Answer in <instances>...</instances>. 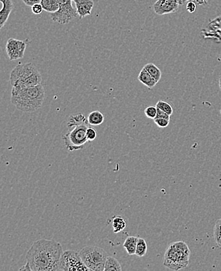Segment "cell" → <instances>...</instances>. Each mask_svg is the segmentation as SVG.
Returning a JSON list of instances; mask_svg holds the SVG:
<instances>
[{"instance_id": "30bf717a", "label": "cell", "mask_w": 221, "mask_h": 271, "mask_svg": "<svg viewBox=\"0 0 221 271\" xmlns=\"http://www.w3.org/2000/svg\"><path fill=\"white\" fill-rule=\"evenodd\" d=\"M180 0H157L153 5L154 12L158 15H165L178 11Z\"/></svg>"}, {"instance_id": "277c9868", "label": "cell", "mask_w": 221, "mask_h": 271, "mask_svg": "<svg viewBox=\"0 0 221 271\" xmlns=\"http://www.w3.org/2000/svg\"><path fill=\"white\" fill-rule=\"evenodd\" d=\"M10 81L12 86L22 85L25 87H32L41 85L42 75L32 63L19 64L10 73Z\"/></svg>"}, {"instance_id": "d6986e66", "label": "cell", "mask_w": 221, "mask_h": 271, "mask_svg": "<svg viewBox=\"0 0 221 271\" xmlns=\"http://www.w3.org/2000/svg\"><path fill=\"white\" fill-rule=\"evenodd\" d=\"M143 68H145L146 71L155 78L157 82L160 81L161 77V72L157 66L150 63V64H146Z\"/></svg>"}, {"instance_id": "603a6c76", "label": "cell", "mask_w": 221, "mask_h": 271, "mask_svg": "<svg viewBox=\"0 0 221 271\" xmlns=\"http://www.w3.org/2000/svg\"><path fill=\"white\" fill-rule=\"evenodd\" d=\"M156 107L159 108V109H161V110H163L164 112L170 115V116L174 113L173 107H172V106L170 105L169 103H168L167 102L161 101V100H160V101L158 102L157 104H156Z\"/></svg>"}, {"instance_id": "ffe728a7", "label": "cell", "mask_w": 221, "mask_h": 271, "mask_svg": "<svg viewBox=\"0 0 221 271\" xmlns=\"http://www.w3.org/2000/svg\"><path fill=\"white\" fill-rule=\"evenodd\" d=\"M112 227H113V231L115 233L121 232L126 228V220H124L121 217H116L112 220Z\"/></svg>"}, {"instance_id": "e0dca14e", "label": "cell", "mask_w": 221, "mask_h": 271, "mask_svg": "<svg viewBox=\"0 0 221 271\" xmlns=\"http://www.w3.org/2000/svg\"><path fill=\"white\" fill-rule=\"evenodd\" d=\"M40 3L42 4L43 10L50 14L57 12L60 7L59 0H42Z\"/></svg>"}, {"instance_id": "d4e9b609", "label": "cell", "mask_w": 221, "mask_h": 271, "mask_svg": "<svg viewBox=\"0 0 221 271\" xmlns=\"http://www.w3.org/2000/svg\"><path fill=\"white\" fill-rule=\"evenodd\" d=\"M97 136H98V132L96 131V129L91 127H88L86 130V138H87L88 142L95 140Z\"/></svg>"}, {"instance_id": "7a4b0ae2", "label": "cell", "mask_w": 221, "mask_h": 271, "mask_svg": "<svg viewBox=\"0 0 221 271\" xmlns=\"http://www.w3.org/2000/svg\"><path fill=\"white\" fill-rule=\"evenodd\" d=\"M45 98V90L42 85L25 87L13 86L11 103L17 109L24 113H32L42 107Z\"/></svg>"}, {"instance_id": "ac0fdd59", "label": "cell", "mask_w": 221, "mask_h": 271, "mask_svg": "<svg viewBox=\"0 0 221 271\" xmlns=\"http://www.w3.org/2000/svg\"><path fill=\"white\" fill-rule=\"evenodd\" d=\"M121 264L118 259L108 255L106 260L104 271H121Z\"/></svg>"}, {"instance_id": "83f0119b", "label": "cell", "mask_w": 221, "mask_h": 271, "mask_svg": "<svg viewBox=\"0 0 221 271\" xmlns=\"http://www.w3.org/2000/svg\"><path fill=\"white\" fill-rule=\"evenodd\" d=\"M158 112H157V116H156V118H164L166 119V120H169L170 121V115L168 114V113H165L164 112L163 110H161V109H159L157 108Z\"/></svg>"}, {"instance_id": "2e32d148", "label": "cell", "mask_w": 221, "mask_h": 271, "mask_svg": "<svg viewBox=\"0 0 221 271\" xmlns=\"http://www.w3.org/2000/svg\"><path fill=\"white\" fill-rule=\"evenodd\" d=\"M88 122L91 126H98L103 124L104 121V117L103 113L100 111H93L90 114L88 115Z\"/></svg>"}, {"instance_id": "9a60e30c", "label": "cell", "mask_w": 221, "mask_h": 271, "mask_svg": "<svg viewBox=\"0 0 221 271\" xmlns=\"http://www.w3.org/2000/svg\"><path fill=\"white\" fill-rule=\"evenodd\" d=\"M138 237L129 236L124 242L123 247L126 250L128 255H133L136 254V249L138 245Z\"/></svg>"}, {"instance_id": "7c38bea8", "label": "cell", "mask_w": 221, "mask_h": 271, "mask_svg": "<svg viewBox=\"0 0 221 271\" xmlns=\"http://www.w3.org/2000/svg\"><path fill=\"white\" fill-rule=\"evenodd\" d=\"M2 4V8L0 11V28H3V26L8 20L10 14L14 10V6L13 0H0Z\"/></svg>"}, {"instance_id": "3957f363", "label": "cell", "mask_w": 221, "mask_h": 271, "mask_svg": "<svg viewBox=\"0 0 221 271\" xmlns=\"http://www.w3.org/2000/svg\"><path fill=\"white\" fill-rule=\"evenodd\" d=\"M189 247L183 241L169 245L164 255L163 265L173 271L184 269L189 264Z\"/></svg>"}, {"instance_id": "f1b7e54d", "label": "cell", "mask_w": 221, "mask_h": 271, "mask_svg": "<svg viewBox=\"0 0 221 271\" xmlns=\"http://www.w3.org/2000/svg\"><path fill=\"white\" fill-rule=\"evenodd\" d=\"M197 8V6L195 4L193 1H189L187 2V10L189 13H194Z\"/></svg>"}, {"instance_id": "8992f818", "label": "cell", "mask_w": 221, "mask_h": 271, "mask_svg": "<svg viewBox=\"0 0 221 271\" xmlns=\"http://www.w3.org/2000/svg\"><path fill=\"white\" fill-rule=\"evenodd\" d=\"M89 127V124H85L68 128V132L62 136L66 148L68 151L73 152L83 148L88 142L86 130Z\"/></svg>"}, {"instance_id": "9c48e42d", "label": "cell", "mask_w": 221, "mask_h": 271, "mask_svg": "<svg viewBox=\"0 0 221 271\" xmlns=\"http://www.w3.org/2000/svg\"><path fill=\"white\" fill-rule=\"evenodd\" d=\"M27 44L21 40L9 38L6 42V54L10 60H17L24 57V52L26 50Z\"/></svg>"}, {"instance_id": "cb8c5ba5", "label": "cell", "mask_w": 221, "mask_h": 271, "mask_svg": "<svg viewBox=\"0 0 221 271\" xmlns=\"http://www.w3.org/2000/svg\"><path fill=\"white\" fill-rule=\"evenodd\" d=\"M158 109L157 107H153V106H150V107H147L145 109H144V114H145L146 117L149 119H155L156 118V116H157Z\"/></svg>"}, {"instance_id": "5b68a950", "label": "cell", "mask_w": 221, "mask_h": 271, "mask_svg": "<svg viewBox=\"0 0 221 271\" xmlns=\"http://www.w3.org/2000/svg\"><path fill=\"white\" fill-rule=\"evenodd\" d=\"M82 261L90 271H104L108 253L96 246H86L80 251Z\"/></svg>"}, {"instance_id": "5bb4252c", "label": "cell", "mask_w": 221, "mask_h": 271, "mask_svg": "<svg viewBox=\"0 0 221 271\" xmlns=\"http://www.w3.org/2000/svg\"><path fill=\"white\" fill-rule=\"evenodd\" d=\"M138 78L143 85H145L150 89H153L158 83L155 78L146 71L144 68L141 70V72H140Z\"/></svg>"}, {"instance_id": "484cf974", "label": "cell", "mask_w": 221, "mask_h": 271, "mask_svg": "<svg viewBox=\"0 0 221 271\" xmlns=\"http://www.w3.org/2000/svg\"><path fill=\"white\" fill-rule=\"evenodd\" d=\"M154 122L158 127H161V128H165L169 125V120L164 118H156L154 120Z\"/></svg>"}, {"instance_id": "1f68e13d", "label": "cell", "mask_w": 221, "mask_h": 271, "mask_svg": "<svg viewBox=\"0 0 221 271\" xmlns=\"http://www.w3.org/2000/svg\"><path fill=\"white\" fill-rule=\"evenodd\" d=\"M219 86H220V89H221V77H220Z\"/></svg>"}, {"instance_id": "52a82bcc", "label": "cell", "mask_w": 221, "mask_h": 271, "mask_svg": "<svg viewBox=\"0 0 221 271\" xmlns=\"http://www.w3.org/2000/svg\"><path fill=\"white\" fill-rule=\"evenodd\" d=\"M60 271H90V269L82 261L80 252L67 250L62 253Z\"/></svg>"}, {"instance_id": "ba28073f", "label": "cell", "mask_w": 221, "mask_h": 271, "mask_svg": "<svg viewBox=\"0 0 221 271\" xmlns=\"http://www.w3.org/2000/svg\"><path fill=\"white\" fill-rule=\"evenodd\" d=\"M59 10L50 14V18L53 21L60 24H67L79 16L77 10L72 6V0H59Z\"/></svg>"}, {"instance_id": "f546056e", "label": "cell", "mask_w": 221, "mask_h": 271, "mask_svg": "<svg viewBox=\"0 0 221 271\" xmlns=\"http://www.w3.org/2000/svg\"><path fill=\"white\" fill-rule=\"evenodd\" d=\"M23 2H24V4L28 6H34L35 4H37V3H40L42 0H22Z\"/></svg>"}, {"instance_id": "6da1fadb", "label": "cell", "mask_w": 221, "mask_h": 271, "mask_svg": "<svg viewBox=\"0 0 221 271\" xmlns=\"http://www.w3.org/2000/svg\"><path fill=\"white\" fill-rule=\"evenodd\" d=\"M62 253L61 244L54 240L40 239L32 244L27 253V262L32 271H58Z\"/></svg>"}, {"instance_id": "8fae6325", "label": "cell", "mask_w": 221, "mask_h": 271, "mask_svg": "<svg viewBox=\"0 0 221 271\" xmlns=\"http://www.w3.org/2000/svg\"><path fill=\"white\" fill-rule=\"evenodd\" d=\"M76 4V8L80 19L90 15L94 8V0H72Z\"/></svg>"}, {"instance_id": "7402d4cb", "label": "cell", "mask_w": 221, "mask_h": 271, "mask_svg": "<svg viewBox=\"0 0 221 271\" xmlns=\"http://www.w3.org/2000/svg\"><path fill=\"white\" fill-rule=\"evenodd\" d=\"M214 239L217 242V246L221 248V218L216 222L214 227Z\"/></svg>"}, {"instance_id": "4316f807", "label": "cell", "mask_w": 221, "mask_h": 271, "mask_svg": "<svg viewBox=\"0 0 221 271\" xmlns=\"http://www.w3.org/2000/svg\"><path fill=\"white\" fill-rule=\"evenodd\" d=\"M43 10V7H42L41 3H37V4H35L34 6H32V13L36 15H40V14H42Z\"/></svg>"}, {"instance_id": "44dd1931", "label": "cell", "mask_w": 221, "mask_h": 271, "mask_svg": "<svg viewBox=\"0 0 221 271\" xmlns=\"http://www.w3.org/2000/svg\"><path fill=\"white\" fill-rule=\"evenodd\" d=\"M147 245L145 240L141 237H138V245L136 249V255L139 257H143L147 254Z\"/></svg>"}, {"instance_id": "4fadbf2b", "label": "cell", "mask_w": 221, "mask_h": 271, "mask_svg": "<svg viewBox=\"0 0 221 271\" xmlns=\"http://www.w3.org/2000/svg\"><path fill=\"white\" fill-rule=\"evenodd\" d=\"M85 124H89V122H88L87 118L84 116L82 113H72L68 117V128H72V127H76V126L85 125Z\"/></svg>"}, {"instance_id": "4dcf8cb0", "label": "cell", "mask_w": 221, "mask_h": 271, "mask_svg": "<svg viewBox=\"0 0 221 271\" xmlns=\"http://www.w3.org/2000/svg\"><path fill=\"white\" fill-rule=\"evenodd\" d=\"M19 271H32L31 269L30 265H29V263L27 262L26 265H24V267H22Z\"/></svg>"}]
</instances>
